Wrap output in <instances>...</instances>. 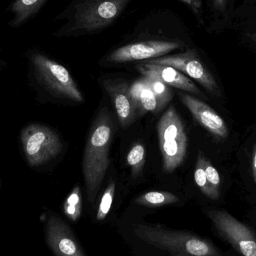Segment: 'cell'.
Listing matches in <instances>:
<instances>
[{
    "label": "cell",
    "mask_w": 256,
    "mask_h": 256,
    "mask_svg": "<svg viewBox=\"0 0 256 256\" xmlns=\"http://www.w3.org/2000/svg\"><path fill=\"white\" fill-rule=\"evenodd\" d=\"M112 122L108 110H102L90 130L84 152L82 172L90 203L96 201L110 165Z\"/></svg>",
    "instance_id": "6da1fadb"
},
{
    "label": "cell",
    "mask_w": 256,
    "mask_h": 256,
    "mask_svg": "<svg viewBox=\"0 0 256 256\" xmlns=\"http://www.w3.org/2000/svg\"><path fill=\"white\" fill-rule=\"evenodd\" d=\"M134 234L140 240L172 256H225L212 242L188 232L140 224L134 228Z\"/></svg>",
    "instance_id": "7a4b0ae2"
},
{
    "label": "cell",
    "mask_w": 256,
    "mask_h": 256,
    "mask_svg": "<svg viewBox=\"0 0 256 256\" xmlns=\"http://www.w3.org/2000/svg\"><path fill=\"white\" fill-rule=\"evenodd\" d=\"M158 136L162 158V168L172 172L184 160L188 136L184 126L174 106H171L158 122Z\"/></svg>",
    "instance_id": "3957f363"
},
{
    "label": "cell",
    "mask_w": 256,
    "mask_h": 256,
    "mask_svg": "<svg viewBox=\"0 0 256 256\" xmlns=\"http://www.w3.org/2000/svg\"><path fill=\"white\" fill-rule=\"evenodd\" d=\"M30 58L39 81L50 92L73 102H84L82 92L64 66L38 51H31Z\"/></svg>",
    "instance_id": "277c9868"
},
{
    "label": "cell",
    "mask_w": 256,
    "mask_h": 256,
    "mask_svg": "<svg viewBox=\"0 0 256 256\" xmlns=\"http://www.w3.org/2000/svg\"><path fill=\"white\" fill-rule=\"evenodd\" d=\"M21 142L27 161L32 166H38L56 158L62 144L50 128L42 124L27 126L21 132Z\"/></svg>",
    "instance_id": "5b68a950"
},
{
    "label": "cell",
    "mask_w": 256,
    "mask_h": 256,
    "mask_svg": "<svg viewBox=\"0 0 256 256\" xmlns=\"http://www.w3.org/2000/svg\"><path fill=\"white\" fill-rule=\"evenodd\" d=\"M220 236L242 256H256V236L243 222L224 210L206 212Z\"/></svg>",
    "instance_id": "8992f818"
},
{
    "label": "cell",
    "mask_w": 256,
    "mask_h": 256,
    "mask_svg": "<svg viewBox=\"0 0 256 256\" xmlns=\"http://www.w3.org/2000/svg\"><path fill=\"white\" fill-rule=\"evenodd\" d=\"M146 62L174 68L184 74L188 75L194 80L197 81L212 96L218 98L222 96L216 80L202 62L194 50H188L182 54L158 57Z\"/></svg>",
    "instance_id": "52a82bcc"
},
{
    "label": "cell",
    "mask_w": 256,
    "mask_h": 256,
    "mask_svg": "<svg viewBox=\"0 0 256 256\" xmlns=\"http://www.w3.org/2000/svg\"><path fill=\"white\" fill-rule=\"evenodd\" d=\"M129 0H90L74 18L72 30L92 31L110 24Z\"/></svg>",
    "instance_id": "ba28073f"
},
{
    "label": "cell",
    "mask_w": 256,
    "mask_h": 256,
    "mask_svg": "<svg viewBox=\"0 0 256 256\" xmlns=\"http://www.w3.org/2000/svg\"><path fill=\"white\" fill-rule=\"evenodd\" d=\"M180 46V44L177 42L165 40H149L131 44L116 50L108 56V61L114 63H122L153 60L178 49Z\"/></svg>",
    "instance_id": "9c48e42d"
},
{
    "label": "cell",
    "mask_w": 256,
    "mask_h": 256,
    "mask_svg": "<svg viewBox=\"0 0 256 256\" xmlns=\"http://www.w3.org/2000/svg\"><path fill=\"white\" fill-rule=\"evenodd\" d=\"M46 242L56 256H86L68 226L51 215L46 222Z\"/></svg>",
    "instance_id": "30bf717a"
},
{
    "label": "cell",
    "mask_w": 256,
    "mask_h": 256,
    "mask_svg": "<svg viewBox=\"0 0 256 256\" xmlns=\"http://www.w3.org/2000/svg\"><path fill=\"white\" fill-rule=\"evenodd\" d=\"M180 102L188 108L196 121L218 138H226L228 136V130L222 117L207 104L200 99L178 93Z\"/></svg>",
    "instance_id": "8fae6325"
},
{
    "label": "cell",
    "mask_w": 256,
    "mask_h": 256,
    "mask_svg": "<svg viewBox=\"0 0 256 256\" xmlns=\"http://www.w3.org/2000/svg\"><path fill=\"white\" fill-rule=\"evenodd\" d=\"M104 86L112 98L122 127L129 126L134 121L137 110L136 105L130 93V86L123 80H108Z\"/></svg>",
    "instance_id": "7c38bea8"
},
{
    "label": "cell",
    "mask_w": 256,
    "mask_h": 256,
    "mask_svg": "<svg viewBox=\"0 0 256 256\" xmlns=\"http://www.w3.org/2000/svg\"><path fill=\"white\" fill-rule=\"evenodd\" d=\"M136 68L143 76H154L168 86L204 97V94L194 84V81L174 68L144 62L138 64Z\"/></svg>",
    "instance_id": "4fadbf2b"
},
{
    "label": "cell",
    "mask_w": 256,
    "mask_h": 256,
    "mask_svg": "<svg viewBox=\"0 0 256 256\" xmlns=\"http://www.w3.org/2000/svg\"><path fill=\"white\" fill-rule=\"evenodd\" d=\"M48 0H14L9 6L12 18L8 25L12 28H20L34 18Z\"/></svg>",
    "instance_id": "5bb4252c"
},
{
    "label": "cell",
    "mask_w": 256,
    "mask_h": 256,
    "mask_svg": "<svg viewBox=\"0 0 256 256\" xmlns=\"http://www.w3.org/2000/svg\"><path fill=\"white\" fill-rule=\"evenodd\" d=\"M130 93L140 112L142 114L159 112L158 100L144 78L134 82L130 87Z\"/></svg>",
    "instance_id": "9a60e30c"
},
{
    "label": "cell",
    "mask_w": 256,
    "mask_h": 256,
    "mask_svg": "<svg viewBox=\"0 0 256 256\" xmlns=\"http://www.w3.org/2000/svg\"><path fill=\"white\" fill-rule=\"evenodd\" d=\"M179 198L174 194L166 191H150L140 196L135 202L146 207H160L178 202Z\"/></svg>",
    "instance_id": "2e32d148"
},
{
    "label": "cell",
    "mask_w": 256,
    "mask_h": 256,
    "mask_svg": "<svg viewBox=\"0 0 256 256\" xmlns=\"http://www.w3.org/2000/svg\"><path fill=\"white\" fill-rule=\"evenodd\" d=\"M149 88L158 100L160 111L164 109L172 98V92L168 86L158 78L152 76H143Z\"/></svg>",
    "instance_id": "e0dca14e"
},
{
    "label": "cell",
    "mask_w": 256,
    "mask_h": 256,
    "mask_svg": "<svg viewBox=\"0 0 256 256\" xmlns=\"http://www.w3.org/2000/svg\"><path fill=\"white\" fill-rule=\"evenodd\" d=\"M82 194L79 186H76L70 192L64 204L66 216L73 222H76L82 214Z\"/></svg>",
    "instance_id": "ac0fdd59"
},
{
    "label": "cell",
    "mask_w": 256,
    "mask_h": 256,
    "mask_svg": "<svg viewBox=\"0 0 256 256\" xmlns=\"http://www.w3.org/2000/svg\"><path fill=\"white\" fill-rule=\"evenodd\" d=\"M204 158L206 156L202 152H198L196 164L195 172H194V179H195L197 186L206 196L210 200H216V196L212 191L210 184L208 182L207 177H206L204 166Z\"/></svg>",
    "instance_id": "d6986e66"
},
{
    "label": "cell",
    "mask_w": 256,
    "mask_h": 256,
    "mask_svg": "<svg viewBox=\"0 0 256 256\" xmlns=\"http://www.w3.org/2000/svg\"><path fill=\"white\" fill-rule=\"evenodd\" d=\"M146 162V149L141 144L132 146L127 156L128 166L132 170V174L136 177L140 174Z\"/></svg>",
    "instance_id": "ffe728a7"
},
{
    "label": "cell",
    "mask_w": 256,
    "mask_h": 256,
    "mask_svg": "<svg viewBox=\"0 0 256 256\" xmlns=\"http://www.w3.org/2000/svg\"><path fill=\"white\" fill-rule=\"evenodd\" d=\"M115 192L116 184L112 182V183L109 184L106 190L102 196L100 206H99L97 215H96V219L98 221L104 220L106 219V216H108L111 207H112Z\"/></svg>",
    "instance_id": "44dd1931"
},
{
    "label": "cell",
    "mask_w": 256,
    "mask_h": 256,
    "mask_svg": "<svg viewBox=\"0 0 256 256\" xmlns=\"http://www.w3.org/2000/svg\"><path fill=\"white\" fill-rule=\"evenodd\" d=\"M204 171H206V177H207L208 182L210 184L212 191L214 194L216 200H218L220 195V189L221 180L220 177L219 172L216 168L212 165L210 161L207 158H204Z\"/></svg>",
    "instance_id": "7402d4cb"
},
{
    "label": "cell",
    "mask_w": 256,
    "mask_h": 256,
    "mask_svg": "<svg viewBox=\"0 0 256 256\" xmlns=\"http://www.w3.org/2000/svg\"><path fill=\"white\" fill-rule=\"evenodd\" d=\"M214 6L216 10L224 12L226 6V0H212Z\"/></svg>",
    "instance_id": "603a6c76"
},
{
    "label": "cell",
    "mask_w": 256,
    "mask_h": 256,
    "mask_svg": "<svg viewBox=\"0 0 256 256\" xmlns=\"http://www.w3.org/2000/svg\"><path fill=\"white\" fill-rule=\"evenodd\" d=\"M252 178H254V182L256 184V142L255 147H254V156H252Z\"/></svg>",
    "instance_id": "cb8c5ba5"
},
{
    "label": "cell",
    "mask_w": 256,
    "mask_h": 256,
    "mask_svg": "<svg viewBox=\"0 0 256 256\" xmlns=\"http://www.w3.org/2000/svg\"><path fill=\"white\" fill-rule=\"evenodd\" d=\"M182 1L186 3V4H190V6H192V0H182Z\"/></svg>",
    "instance_id": "d4e9b609"
}]
</instances>
